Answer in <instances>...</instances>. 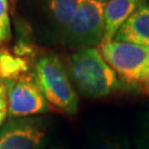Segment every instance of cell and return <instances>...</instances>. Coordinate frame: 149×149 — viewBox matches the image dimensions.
<instances>
[{"label":"cell","instance_id":"1","mask_svg":"<svg viewBox=\"0 0 149 149\" xmlns=\"http://www.w3.org/2000/svg\"><path fill=\"white\" fill-rule=\"evenodd\" d=\"M71 80L80 93L88 98H102L119 87L116 72L97 48L79 49L69 58Z\"/></svg>","mask_w":149,"mask_h":149},{"label":"cell","instance_id":"2","mask_svg":"<svg viewBox=\"0 0 149 149\" xmlns=\"http://www.w3.org/2000/svg\"><path fill=\"white\" fill-rule=\"evenodd\" d=\"M33 77L50 105L68 115L79 108V96L63 62L55 54H45L34 64Z\"/></svg>","mask_w":149,"mask_h":149},{"label":"cell","instance_id":"3","mask_svg":"<svg viewBox=\"0 0 149 149\" xmlns=\"http://www.w3.org/2000/svg\"><path fill=\"white\" fill-rule=\"evenodd\" d=\"M98 50L120 80L149 91V47L113 40L101 43Z\"/></svg>","mask_w":149,"mask_h":149},{"label":"cell","instance_id":"4","mask_svg":"<svg viewBox=\"0 0 149 149\" xmlns=\"http://www.w3.org/2000/svg\"><path fill=\"white\" fill-rule=\"evenodd\" d=\"M105 5L97 0H79L74 17L62 34L64 43L77 50L100 45L105 32Z\"/></svg>","mask_w":149,"mask_h":149},{"label":"cell","instance_id":"5","mask_svg":"<svg viewBox=\"0 0 149 149\" xmlns=\"http://www.w3.org/2000/svg\"><path fill=\"white\" fill-rule=\"evenodd\" d=\"M48 128L42 118L23 117L0 128V149H44Z\"/></svg>","mask_w":149,"mask_h":149},{"label":"cell","instance_id":"6","mask_svg":"<svg viewBox=\"0 0 149 149\" xmlns=\"http://www.w3.org/2000/svg\"><path fill=\"white\" fill-rule=\"evenodd\" d=\"M51 109L33 74H23L12 82L8 92V116L12 118L30 117Z\"/></svg>","mask_w":149,"mask_h":149},{"label":"cell","instance_id":"7","mask_svg":"<svg viewBox=\"0 0 149 149\" xmlns=\"http://www.w3.org/2000/svg\"><path fill=\"white\" fill-rule=\"evenodd\" d=\"M114 41L149 47V2L145 1L117 30Z\"/></svg>","mask_w":149,"mask_h":149},{"label":"cell","instance_id":"8","mask_svg":"<svg viewBox=\"0 0 149 149\" xmlns=\"http://www.w3.org/2000/svg\"><path fill=\"white\" fill-rule=\"evenodd\" d=\"M145 0H109L105 5V32L102 43L113 41L117 30Z\"/></svg>","mask_w":149,"mask_h":149},{"label":"cell","instance_id":"9","mask_svg":"<svg viewBox=\"0 0 149 149\" xmlns=\"http://www.w3.org/2000/svg\"><path fill=\"white\" fill-rule=\"evenodd\" d=\"M50 15L61 36L74 17L79 0H45Z\"/></svg>","mask_w":149,"mask_h":149},{"label":"cell","instance_id":"10","mask_svg":"<svg viewBox=\"0 0 149 149\" xmlns=\"http://www.w3.org/2000/svg\"><path fill=\"white\" fill-rule=\"evenodd\" d=\"M93 149H130L127 139L117 136H100L95 140Z\"/></svg>","mask_w":149,"mask_h":149},{"label":"cell","instance_id":"11","mask_svg":"<svg viewBox=\"0 0 149 149\" xmlns=\"http://www.w3.org/2000/svg\"><path fill=\"white\" fill-rule=\"evenodd\" d=\"M0 23H10L8 12V0H0Z\"/></svg>","mask_w":149,"mask_h":149},{"label":"cell","instance_id":"12","mask_svg":"<svg viewBox=\"0 0 149 149\" xmlns=\"http://www.w3.org/2000/svg\"><path fill=\"white\" fill-rule=\"evenodd\" d=\"M11 36L10 23H0V45L8 41Z\"/></svg>","mask_w":149,"mask_h":149},{"label":"cell","instance_id":"13","mask_svg":"<svg viewBox=\"0 0 149 149\" xmlns=\"http://www.w3.org/2000/svg\"><path fill=\"white\" fill-rule=\"evenodd\" d=\"M7 116H8V115H0V126L2 125V123L5 122V119Z\"/></svg>","mask_w":149,"mask_h":149},{"label":"cell","instance_id":"14","mask_svg":"<svg viewBox=\"0 0 149 149\" xmlns=\"http://www.w3.org/2000/svg\"><path fill=\"white\" fill-rule=\"evenodd\" d=\"M0 79H1V51H0Z\"/></svg>","mask_w":149,"mask_h":149},{"label":"cell","instance_id":"15","mask_svg":"<svg viewBox=\"0 0 149 149\" xmlns=\"http://www.w3.org/2000/svg\"><path fill=\"white\" fill-rule=\"evenodd\" d=\"M97 1H102V2H107V1H109V0H97Z\"/></svg>","mask_w":149,"mask_h":149},{"label":"cell","instance_id":"16","mask_svg":"<svg viewBox=\"0 0 149 149\" xmlns=\"http://www.w3.org/2000/svg\"><path fill=\"white\" fill-rule=\"evenodd\" d=\"M1 82H2V79H0V83H1Z\"/></svg>","mask_w":149,"mask_h":149},{"label":"cell","instance_id":"17","mask_svg":"<svg viewBox=\"0 0 149 149\" xmlns=\"http://www.w3.org/2000/svg\"><path fill=\"white\" fill-rule=\"evenodd\" d=\"M54 149H62V148H54Z\"/></svg>","mask_w":149,"mask_h":149}]
</instances>
